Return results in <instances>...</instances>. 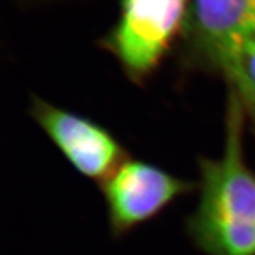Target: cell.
<instances>
[{
	"instance_id": "cell-2",
	"label": "cell",
	"mask_w": 255,
	"mask_h": 255,
	"mask_svg": "<svg viewBox=\"0 0 255 255\" xmlns=\"http://www.w3.org/2000/svg\"><path fill=\"white\" fill-rule=\"evenodd\" d=\"M189 0H121L117 23L101 41L132 82L146 81L187 36Z\"/></svg>"
},
{
	"instance_id": "cell-4",
	"label": "cell",
	"mask_w": 255,
	"mask_h": 255,
	"mask_svg": "<svg viewBox=\"0 0 255 255\" xmlns=\"http://www.w3.org/2000/svg\"><path fill=\"white\" fill-rule=\"evenodd\" d=\"M31 115L76 171L100 184L129 157L103 126L33 97Z\"/></svg>"
},
{
	"instance_id": "cell-1",
	"label": "cell",
	"mask_w": 255,
	"mask_h": 255,
	"mask_svg": "<svg viewBox=\"0 0 255 255\" xmlns=\"http://www.w3.org/2000/svg\"><path fill=\"white\" fill-rule=\"evenodd\" d=\"M245 117L229 94L222 154L199 161V201L187 232L207 255H255V173L245 157Z\"/></svg>"
},
{
	"instance_id": "cell-3",
	"label": "cell",
	"mask_w": 255,
	"mask_h": 255,
	"mask_svg": "<svg viewBox=\"0 0 255 255\" xmlns=\"http://www.w3.org/2000/svg\"><path fill=\"white\" fill-rule=\"evenodd\" d=\"M194 187L157 165L128 157L101 183L111 232L120 237L138 227Z\"/></svg>"
},
{
	"instance_id": "cell-6",
	"label": "cell",
	"mask_w": 255,
	"mask_h": 255,
	"mask_svg": "<svg viewBox=\"0 0 255 255\" xmlns=\"http://www.w3.org/2000/svg\"><path fill=\"white\" fill-rule=\"evenodd\" d=\"M223 78L255 127V37L242 44Z\"/></svg>"
},
{
	"instance_id": "cell-5",
	"label": "cell",
	"mask_w": 255,
	"mask_h": 255,
	"mask_svg": "<svg viewBox=\"0 0 255 255\" xmlns=\"http://www.w3.org/2000/svg\"><path fill=\"white\" fill-rule=\"evenodd\" d=\"M255 37V0H191V59L225 77L242 44Z\"/></svg>"
}]
</instances>
